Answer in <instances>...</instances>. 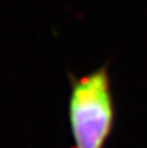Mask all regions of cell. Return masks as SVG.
I'll return each mask as SVG.
<instances>
[{
	"mask_svg": "<svg viewBox=\"0 0 147 148\" xmlns=\"http://www.w3.org/2000/svg\"><path fill=\"white\" fill-rule=\"evenodd\" d=\"M68 117L74 148H104L115 121L108 66L70 78Z\"/></svg>",
	"mask_w": 147,
	"mask_h": 148,
	"instance_id": "cell-1",
	"label": "cell"
}]
</instances>
